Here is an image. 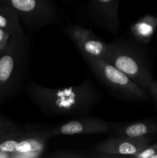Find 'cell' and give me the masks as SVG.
I'll list each match as a JSON object with an SVG mask.
<instances>
[{
  "label": "cell",
  "mask_w": 157,
  "mask_h": 158,
  "mask_svg": "<svg viewBox=\"0 0 157 158\" xmlns=\"http://www.w3.org/2000/svg\"><path fill=\"white\" fill-rule=\"evenodd\" d=\"M103 59L124 73L141 87L148 89L153 81L146 54L132 42L117 40L107 44Z\"/></svg>",
  "instance_id": "3957f363"
},
{
  "label": "cell",
  "mask_w": 157,
  "mask_h": 158,
  "mask_svg": "<svg viewBox=\"0 0 157 158\" xmlns=\"http://www.w3.org/2000/svg\"><path fill=\"white\" fill-rule=\"evenodd\" d=\"M112 137H142L153 136L157 134V120H144L139 121L112 122L110 121Z\"/></svg>",
  "instance_id": "8fae6325"
},
{
  "label": "cell",
  "mask_w": 157,
  "mask_h": 158,
  "mask_svg": "<svg viewBox=\"0 0 157 158\" xmlns=\"http://www.w3.org/2000/svg\"><path fill=\"white\" fill-rule=\"evenodd\" d=\"M119 6V0H91L88 11L97 24L116 35L120 29Z\"/></svg>",
  "instance_id": "30bf717a"
},
{
  "label": "cell",
  "mask_w": 157,
  "mask_h": 158,
  "mask_svg": "<svg viewBox=\"0 0 157 158\" xmlns=\"http://www.w3.org/2000/svg\"><path fill=\"white\" fill-rule=\"evenodd\" d=\"M50 127H19L0 137V151L9 154L45 151Z\"/></svg>",
  "instance_id": "8992f818"
},
{
  "label": "cell",
  "mask_w": 157,
  "mask_h": 158,
  "mask_svg": "<svg viewBox=\"0 0 157 158\" xmlns=\"http://www.w3.org/2000/svg\"><path fill=\"white\" fill-rule=\"evenodd\" d=\"M149 96L152 98L155 103L157 104V81H152L148 88Z\"/></svg>",
  "instance_id": "ac0fdd59"
},
{
  "label": "cell",
  "mask_w": 157,
  "mask_h": 158,
  "mask_svg": "<svg viewBox=\"0 0 157 158\" xmlns=\"http://www.w3.org/2000/svg\"><path fill=\"white\" fill-rule=\"evenodd\" d=\"M9 38H10V34L8 33L6 31H5L2 28H0V50L7 43Z\"/></svg>",
  "instance_id": "d6986e66"
},
{
  "label": "cell",
  "mask_w": 157,
  "mask_h": 158,
  "mask_svg": "<svg viewBox=\"0 0 157 158\" xmlns=\"http://www.w3.org/2000/svg\"><path fill=\"white\" fill-rule=\"evenodd\" d=\"M151 158H157V154H155V155L152 156V157H151Z\"/></svg>",
  "instance_id": "ffe728a7"
},
{
  "label": "cell",
  "mask_w": 157,
  "mask_h": 158,
  "mask_svg": "<svg viewBox=\"0 0 157 158\" xmlns=\"http://www.w3.org/2000/svg\"><path fill=\"white\" fill-rule=\"evenodd\" d=\"M30 44L22 28L10 35L0 50V100L15 95L19 89L29 66Z\"/></svg>",
  "instance_id": "7a4b0ae2"
},
{
  "label": "cell",
  "mask_w": 157,
  "mask_h": 158,
  "mask_svg": "<svg viewBox=\"0 0 157 158\" xmlns=\"http://www.w3.org/2000/svg\"><path fill=\"white\" fill-rule=\"evenodd\" d=\"M154 140L153 136L142 137H112L97 144L94 157L109 158L118 156L133 157L149 146Z\"/></svg>",
  "instance_id": "52a82bcc"
},
{
  "label": "cell",
  "mask_w": 157,
  "mask_h": 158,
  "mask_svg": "<svg viewBox=\"0 0 157 158\" xmlns=\"http://www.w3.org/2000/svg\"><path fill=\"white\" fill-rule=\"evenodd\" d=\"M157 29V17L152 15H146L131 26L130 31L137 42L147 44Z\"/></svg>",
  "instance_id": "7c38bea8"
},
{
  "label": "cell",
  "mask_w": 157,
  "mask_h": 158,
  "mask_svg": "<svg viewBox=\"0 0 157 158\" xmlns=\"http://www.w3.org/2000/svg\"><path fill=\"white\" fill-rule=\"evenodd\" d=\"M157 154V141L155 143H151L149 146L135 154L132 157L135 158H151L153 155Z\"/></svg>",
  "instance_id": "2e32d148"
},
{
  "label": "cell",
  "mask_w": 157,
  "mask_h": 158,
  "mask_svg": "<svg viewBox=\"0 0 157 158\" xmlns=\"http://www.w3.org/2000/svg\"><path fill=\"white\" fill-rule=\"evenodd\" d=\"M45 151H35L23 154H12V158H39L43 155Z\"/></svg>",
  "instance_id": "e0dca14e"
},
{
  "label": "cell",
  "mask_w": 157,
  "mask_h": 158,
  "mask_svg": "<svg viewBox=\"0 0 157 158\" xmlns=\"http://www.w3.org/2000/svg\"><path fill=\"white\" fill-rule=\"evenodd\" d=\"M15 9L20 22L32 32L55 24L58 19L56 7L51 0H0Z\"/></svg>",
  "instance_id": "5b68a950"
},
{
  "label": "cell",
  "mask_w": 157,
  "mask_h": 158,
  "mask_svg": "<svg viewBox=\"0 0 157 158\" xmlns=\"http://www.w3.org/2000/svg\"><path fill=\"white\" fill-rule=\"evenodd\" d=\"M109 131L110 121L84 115L50 127L49 135L52 138L58 136L109 134Z\"/></svg>",
  "instance_id": "ba28073f"
},
{
  "label": "cell",
  "mask_w": 157,
  "mask_h": 158,
  "mask_svg": "<svg viewBox=\"0 0 157 158\" xmlns=\"http://www.w3.org/2000/svg\"><path fill=\"white\" fill-rule=\"evenodd\" d=\"M90 157H92V156H90L85 152L69 149L52 151L47 156V157L49 158H88Z\"/></svg>",
  "instance_id": "5bb4252c"
},
{
  "label": "cell",
  "mask_w": 157,
  "mask_h": 158,
  "mask_svg": "<svg viewBox=\"0 0 157 158\" xmlns=\"http://www.w3.org/2000/svg\"><path fill=\"white\" fill-rule=\"evenodd\" d=\"M64 32L79 49L83 57L104 58L107 44L92 30L79 25H71L65 28Z\"/></svg>",
  "instance_id": "9c48e42d"
},
{
  "label": "cell",
  "mask_w": 157,
  "mask_h": 158,
  "mask_svg": "<svg viewBox=\"0 0 157 158\" xmlns=\"http://www.w3.org/2000/svg\"><path fill=\"white\" fill-rule=\"evenodd\" d=\"M18 127V126L16 123L0 115V137Z\"/></svg>",
  "instance_id": "9a60e30c"
},
{
  "label": "cell",
  "mask_w": 157,
  "mask_h": 158,
  "mask_svg": "<svg viewBox=\"0 0 157 158\" xmlns=\"http://www.w3.org/2000/svg\"><path fill=\"white\" fill-rule=\"evenodd\" d=\"M0 28L10 35L22 28L16 11L3 3H0Z\"/></svg>",
  "instance_id": "4fadbf2b"
},
{
  "label": "cell",
  "mask_w": 157,
  "mask_h": 158,
  "mask_svg": "<svg viewBox=\"0 0 157 158\" xmlns=\"http://www.w3.org/2000/svg\"><path fill=\"white\" fill-rule=\"evenodd\" d=\"M94 75L118 98L140 102L149 99L147 89L141 87L127 75L104 59L84 57Z\"/></svg>",
  "instance_id": "277c9868"
},
{
  "label": "cell",
  "mask_w": 157,
  "mask_h": 158,
  "mask_svg": "<svg viewBox=\"0 0 157 158\" xmlns=\"http://www.w3.org/2000/svg\"><path fill=\"white\" fill-rule=\"evenodd\" d=\"M28 98L43 114L55 117H77L89 114L100 101L99 91L89 78L75 86L50 88L29 83Z\"/></svg>",
  "instance_id": "6da1fadb"
}]
</instances>
